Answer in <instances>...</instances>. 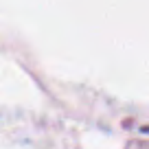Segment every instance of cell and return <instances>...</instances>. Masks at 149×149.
<instances>
[]
</instances>
